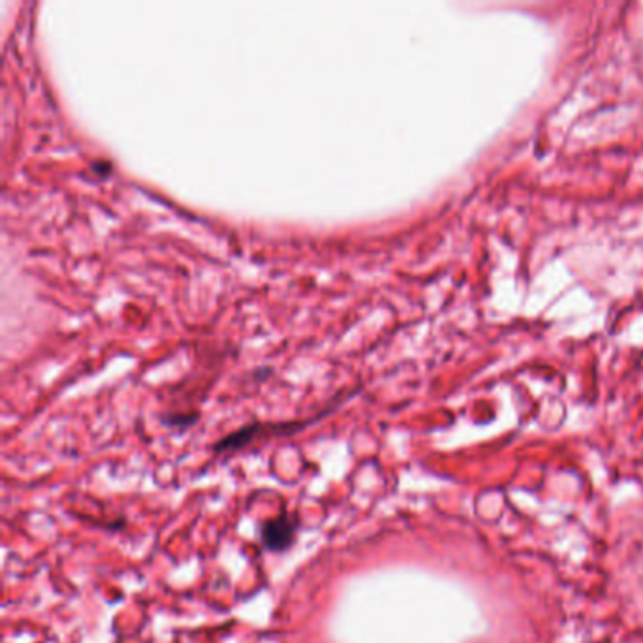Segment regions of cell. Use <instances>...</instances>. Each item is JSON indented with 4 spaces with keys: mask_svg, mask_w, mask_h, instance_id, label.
Here are the masks:
<instances>
[{
    "mask_svg": "<svg viewBox=\"0 0 643 643\" xmlns=\"http://www.w3.org/2000/svg\"><path fill=\"white\" fill-rule=\"evenodd\" d=\"M298 523L291 515L283 514L275 519L262 523L260 527V542L270 551L290 550L291 543L295 542L297 536Z\"/></svg>",
    "mask_w": 643,
    "mask_h": 643,
    "instance_id": "obj_1",
    "label": "cell"
}]
</instances>
